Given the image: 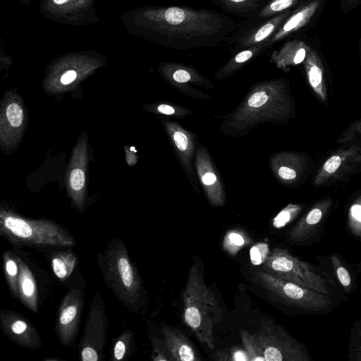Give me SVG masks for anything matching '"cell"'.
<instances>
[{
  "label": "cell",
  "instance_id": "43",
  "mask_svg": "<svg viewBox=\"0 0 361 361\" xmlns=\"http://www.w3.org/2000/svg\"><path fill=\"white\" fill-rule=\"evenodd\" d=\"M69 0H54V2L56 4L61 5L68 2Z\"/></svg>",
  "mask_w": 361,
  "mask_h": 361
},
{
  "label": "cell",
  "instance_id": "2",
  "mask_svg": "<svg viewBox=\"0 0 361 361\" xmlns=\"http://www.w3.org/2000/svg\"><path fill=\"white\" fill-rule=\"evenodd\" d=\"M97 261L106 286L125 307L137 313L145 305V289L125 243L113 238L105 250L98 254Z\"/></svg>",
  "mask_w": 361,
  "mask_h": 361
},
{
  "label": "cell",
  "instance_id": "29",
  "mask_svg": "<svg viewBox=\"0 0 361 361\" xmlns=\"http://www.w3.org/2000/svg\"><path fill=\"white\" fill-rule=\"evenodd\" d=\"M249 242L248 236L243 231L230 230L224 237L222 247L230 255L235 256Z\"/></svg>",
  "mask_w": 361,
  "mask_h": 361
},
{
  "label": "cell",
  "instance_id": "39",
  "mask_svg": "<svg viewBox=\"0 0 361 361\" xmlns=\"http://www.w3.org/2000/svg\"><path fill=\"white\" fill-rule=\"evenodd\" d=\"M214 360L228 361L232 360L231 348L218 350L212 355Z\"/></svg>",
  "mask_w": 361,
  "mask_h": 361
},
{
  "label": "cell",
  "instance_id": "9",
  "mask_svg": "<svg viewBox=\"0 0 361 361\" xmlns=\"http://www.w3.org/2000/svg\"><path fill=\"white\" fill-rule=\"evenodd\" d=\"M333 201L324 199L315 204L290 229L287 240L292 245L308 246L321 238Z\"/></svg>",
  "mask_w": 361,
  "mask_h": 361
},
{
  "label": "cell",
  "instance_id": "3",
  "mask_svg": "<svg viewBox=\"0 0 361 361\" xmlns=\"http://www.w3.org/2000/svg\"><path fill=\"white\" fill-rule=\"evenodd\" d=\"M182 300L184 322L200 342L214 350V326L221 319V309L197 260L189 269Z\"/></svg>",
  "mask_w": 361,
  "mask_h": 361
},
{
  "label": "cell",
  "instance_id": "28",
  "mask_svg": "<svg viewBox=\"0 0 361 361\" xmlns=\"http://www.w3.org/2000/svg\"><path fill=\"white\" fill-rule=\"evenodd\" d=\"M4 121L7 130L17 132L22 128L24 121V111L22 106L16 101H12L5 105Z\"/></svg>",
  "mask_w": 361,
  "mask_h": 361
},
{
  "label": "cell",
  "instance_id": "19",
  "mask_svg": "<svg viewBox=\"0 0 361 361\" xmlns=\"http://www.w3.org/2000/svg\"><path fill=\"white\" fill-rule=\"evenodd\" d=\"M320 6L319 0H314L298 8L274 32L270 43L279 41L306 25Z\"/></svg>",
  "mask_w": 361,
  "mask_h": 361
},
{
  "label": "cell",
  "instance_id": "26",
  "mask_svg": "<svg viewBox=\"0 0 361 361\" xmlns=\"http://www.w3.org/2000/svg\"><path fill=\"white\" fill-rule=\"evenodd\" d=\"M289 14V11H286L267 21L253 33V35L246 39L245 44H246V46H253L264 41L277 28H279V25H282V23Z\"/></svg>",
  "mask_w": 361,
  "mask_h": 361
},
{
  "label": "cell",
  "instance_id": "4",
  "mask_svg": "<svg viewBox=\"0 0 361 361\" xmlns=\"http://www.w3.org/2000/svg\"><path fill=\"white\" fill-rule=\"evenodd\" d=\"M252 281L271 299L293 314L319 315L329 314L339 305L341 300L283 279L263 269L250 271Z\"/></svg>",
  "mask_w": 361,
  "mask_h": 361
},
{
  "label": "cell",
  "instance_id": "36",
  "mask_svg": "<svg viewBox=\"0 0 361 361\" xmlns=\"http://www.w3.org/2000/svg\"><path fill=\"white\" fill-rule=\"evenodd\" d=\"M157 111L161 114L176 117H184L186 116L192 112L182 106H178L176 104L171 105L169 104H160L157 106Z\"/></svg>",
  "mask_w": 361,
  "mask_h": 361
},
{
  "label": "cell",
  "instance_id": "17",
  "mask_svg": "<svg viewBox=\"0 0 361 361\" xmlns=\"http://www.w3.org/2000/svg\"><path fill=\"white\" fill-rule=\"evenodd\" d=\"M165 128L189 176L192 173V158L195 153L194 135L176 122H166Z\"/></svg>",
  "mask_w": 361,
  "mask_h": 361
},
{
  "label": "cell",
  "instance_id": "11",
  "mask_svg": "<svg viewBox=\"0 0 361 361\" xmlns=\"http://www.w3.org/2000/svg\"><path fill=\"white\" fill-rule=\"evenodd\" d=\"M0 325L4 334L16 344L36 350L42 346L40 336L32 323L23 315L8 310L0 312Z\"/></svg>",
  "mask_w": 361,
  "mask_h": 361
},
{
  "label": "cell",
  "instance_id": "38",
  "mask_svg": "<svg viewBox=\"0 0 361 361\" xmlns=\"http://www.w3.org/2000/svg\"><path fill=\"white\" fill-rule=\"evenodd\" d=\"M152 360L154 361H169L171 360L168 351H165L161 345H160L159 341L157 339L153 340V352Z\"/></svg>",
  "mask_w": 361,
  "mask_h": 361
},
{
  "label": "cell",
  "instance_id": "23",
  "mask_svg": "<svg viewBox=\"0 0 361 361\" xmlns=\"http://www.w3.org/2000/svg\"><path fill=\"white\" fill-rule=\"evenodd\" d=\"M135 333L133 330L123 331L115 340L110 360H126L134 351Z\"/></svg>",
  "mask_w": 361,
  "mask_h": 361
},
{
  "label": "cell",
  "instance_id": "15",
  "mask_svg": "<svg viewBox=\"0 0 361 361\" xmlns=\"http://www.w3.org/2000/svg\"><path fill=\"white\" fill-rule=\"evenodd\" d=\"M359 147L352 146L347 149L338 150L327 159L314 177L315 185H322L333 180L353 161L360 160Z\"/></svg>",
  "mask_w": 361,
  "mask_h": 361
},
{
  "label": "cell",
  "instance_id": "40",
  "mask_svg": "<svg viewBox=\"0 0 361 361\" xmlns=\"http://www.w3.org/2000/svg\"><path fill=\"white\" fill-rule=\"evenodd\" d=\"M232 360L234 361H249V358L245 350L239 348H231Z\"/></svg>",
  "mask_w": 361,
  "mask_h": 361
},
{
  "label": "cell",
  "instance_id": "32",
  "mask_svg": "<svg viewBox=\"0 0 361 361\" xmlns=\"http://www.w3.org/2000/svg\"><path fill=\"white\" fill-rule=\"evenodd\" d=\"M242 343L249 361H265L261 348L254 334H250L247 330L242 329L240 332Z\"/></svg>",
  "mask_w": 361,
  "mask_h": 361
},
{
  "label": "cell",
  "instance_id": "22",
  "mask_svg": "<svg viewBox=\"0 0 361 361\" xmlns=\"http://www.w3.org/2000/svg\"><path fill=\"white\" fill-rule=\"evenodd\" d=\"M51 263L54 275L63 281L73 272L77 263V256L71 251L56 252L51 255Z\"/></svg>",
  "mask_w": 361,
  "mask_h": 361
},
{
  "label": "cell",
  "instance_id": "24",
  "mask_svg": "<svg viewBox=\"0 0 361 361\" xmlns=\"http://www.w3.org/2000/svg\"><path fill=\"white\" fill-rule=\"evenodd\" d=\"M170 77L175 83L174 85H178L176 87H180L182 84L189 82L208 88H212L213 87L209 80L202 77L194 70L179 65L174 66Z\"/></svg>",
  "mask_w": 361,
  "mask_h": 361
},
{
  "label": "cell",
  "instance_id": "12",
  "mask_svg": "<svg viewBox=\"0 0 361 361\" xmlns=\"http://www.w3.org/2000/svg\"><path fill=\"white\" fill-rule=\"evenodd\" d=\"M197 176L203 186L207 198L211 205H224L226 195L224 187L214 169L207 149L199 145L195 155Z\"/></svg>",
  "mask_w": 361,
  "mask_h": 361
},
{
  "label": "cell",
  "instance_id": "16",
  "mask_svg": "<svg viewBox=\"0 0 361 361\" xmlns=\"http://www.w3.org/2000/svg\"><path fill=\"white\" fill-rule=\"evenodd\" d=\"M161 332L171 360H200L192 343L182 331L168 326H164L161 327Z\"/></svg>",
  "mask_w": 361,
  "mask_h": 361
},
{
  "label": "cell",
  "instance_id": "21",
  "mask_svg": "<svg viewBox=\"0 0 361 361\" xmlns=\"http://www.w3.org/2000/svg\"><path fill=\"white\" fill-rule=\"evenodd\" d=\"M305 69L310 86L322 102L327 100V91L324 75V67L317 53L310 49L305 60Z\"/></svg>",
  "mask_w": 361,
  "mask_h": 361
},
{
  "label": "cell",
  "instance_id": "35",
  "mask_svg": "<svg viewBox=\"0 0 361 361\" xmlns=\"http://www.w3.org/2000/svg\"><path fill=\"white\" fill-rule=\"evenodd\" d=\"M269 253V245L264 243H259L250 249V260L255 265L262 264Z\"/></svg>",
  "mask_w": 361,
  "mask_h": 361
},
{
  "label": "cell",
  "instance_id": "18",
  "mask_svg": "<svg viewBox=\"0 0 361 361\" xmlns=\"http://www.w3.org/2000/svg\"><path fill=\"white\" fill-rule=\"evenodd\" d=\"M18 299L27 309L38 314V291L35 278L27 264L18 256Z\"/></svg>",
  "mask_w": 361,
  "mask_h": 361
},
{
  "label": "cell",
  "instance_id": "13",
  "mask_svg": "<svg viewBox=\"0 0 361 361\" xmlns=\"http://www.w3.org/2000/svg\"><path fill=\"white\" fill-rule=\"evenodd\" d=\"M316 259L319 263V266L331 276L345 295H350L357 289L354 267L342 255L331 253L324 257H316Z\"/></svg>",
  "mask_w": 361,
  "mask_h": 361
},
{
  "label": "cell",
  "instance_id": "25",
  "mask_svg": "<svg viewBox=\"0 0 361 361\" xmlns=\"http://www.w3.org/2000/svg\"><path fill=\"white\" fill-rule=\"evenodd\" d=\"M3 263L5 278L11 294L18 298V278L19 264L18 256L13 252L6 250L3 253Z\"/></svg>",
  "mask_w": 361,
  "mask_h": 361
},
{
  "label": "cell",
  "instance_id": "31",
  "mask_svg": "<svg viewBox=\"0 0 361 361\" xmlns=\"http://www.w3.org/2000/svg\"><path fill=\"white\" fill-rule=\"evenodd\" d=\"M348 360L361 361V318L353 323L349 336Z\"/></svg>",
  "mask_w": 361,
  "mask_h": 361
},
{
  "label": "cell",
  "instance_id": "1",
  "mask_svg": "<svg viewBox=\"0 0 361 361\" xmlns=\"http://www.w3.org/2000/svg\"><path fill=\"white\" fill-rule=\"evenodd\" d=\"M292 110L291 98L285 81L264 82L252 88L222 124L228 133L241 135L261 123L285 121Z\"/></svg>",
  "mask_w": 361,
  "mask_h": 361
},
{
  "label": "cell",
  "instance_id": "10",
  "mask_svg": "<svg viewBox=\"0 0 361 361\" xmlns=\"http://www.w3.org/2000/svg\"><path fill=\"white\" fill-rule=\"evenodd\" d=\"M84 303V293L79 288L70 290L60 303L55 331L61 345H73L76 341Z\"/></svg>",
  "mask_w": 361,
  "mask_h": 361
},
{
  "label": "cell",
  "instance_id": "7",
  "mask_svg": "<svg viewBox=\"0 0 361 361\" xmlns=\"http://www.w3.org/2000/svg\"><path fill=\"white\" fill-rule=\"evenodd\" d=\"M265 361H312L305 345L274 321L262 322L254 334Z\"/></svg>",
  "mask_w": 361,
  "mask_h": 361
},
{
  "label": "cell",
  "instance_id": "30",
  "mask_svg": "<svg viewBox=\"0 0 361 361\" xmlns=\"http://www.w3.org/2000/svg\"><path fill=\"white\" fill-rule=\"evenodd\" d=\"M347 227L351 235L361 241V195L354 200L348 207Z\"/></svg>",
  "mask_w": 361,
  "mask_h": 361
},
{
  "label": "cell",
  "instance_id": "37",
  "mask_svg": "<svg viewBox=\"0 0 361 361\" xmlns=\"http://www.w3.org/2000/svg\"><path fill=\"white\" fill-rule=\"evenodd\" d=\"M361 134V119L355 121L340 135L337 142L345 143Z\"/></svg>",
  "mask_w": 361,
  "mask_h": 361
},
{
  "label": "cell",
  "instance_id": "14",
  "mask_svg": "<svg viewBox=\"0 0 361 361\" xmlns=\"http://www.w3.org/2000/svg\"><path fill=\"white\" fill-rule=\"evenodd\" d=\"M270 166L276 177L283 183H294L305 166L302 155L295 152H281L270 159Z\"/></svg>",
  "mask_w": 361,
  "mask_h": 361
},
{
  "label": "cell",
  "instance_id": "6",
  "mask_svg": "<svg viewBox=\"0 0 361 361\" xmlns=\"http://www.w3.org/2000/svg\"><path fill=\"white\" fill-rule=\"evenodd\" d=\"M262 269L293 282L341 300L345 294L331 276L319 266H315L295 256L287 249L276 247L269 252Z\"/></svg>",
  "mask_w": 361,
  "mask_h": 361
},
{
  "label": "cell",
  "instance_id": "33",
  "mask_svg": "<svg viewBox=\"0 0 361 361\" xmlns=\"http://www.w3.org/2000/svg\"><path fill=\"white\" fill-rule=\"evenodd\" d=\"M300 204H288L272 220V226L275 228H282L293 221L301 212Z\"/></svg>",
  "mask_w": 361,
  "mask_h": 361
},
{
  "label": "cell",
  "instance_id": "27",
  "mask_svg": "<svg viewBox=\"0 0 361 361\" xmlns=\"http://www.w3.org/2000/svg\"><path fill=\"white\" fill-rule=\"evenodd\" d=\"M262 45L260 44L253 45L250 49H245L237 54L220 70L218 74L216 75L215 78L221 79L233 73L240 66L251 59L257 52L260 51L262 49Z\"/></svg>",
  "mask_w": 361,
  "mask_h": 361
},
{
  "label": "cell",
  "instance_id": "5",
  "mask_svg": "<svg viewBox=\"0 0 361 361\" xmlns=\"http://www.w3.org/2000/svg\"><path fill=\"white\" fill-rule=\"evenodd\" d=\"M0 235L12 245L32 247H73L75 238L64 227L46 219H30L2 209Z\"/></svg>",
  "mask_w": 361,
  "mask_h": 361
},
{
  "label": "cell",
  "instance_id": "41",
  "mask_svg": "<svg viewBox=\"0 0 361 361\" xmlns=\"http://www.w3.org/2000/svg\"><path fill=\"white\" fill-rule=\"evenodd\" d=\"M77 77V73L73 70H70L66 72H65L61 78V82L63 85H68L73 82Z\"/></svg>",
  "mask_w": 361,
  "mask_h": 361
},
{
  "label": "cell",
  "instance_id": "45",
  "mask_svg": "<svg viewBox=\"0 0 361 361\" xmlns=\"http://www.w3.org/2000/svg\"><path fill=\"white\" fill-rule=\"evenodd\" d=\"M349 4H353V3H356L359 0H345Z\"/></svg>",
  "mask_w": 361,
  "mask_h": 361
},
{
  "label": "cell",
  "instance_id": "8",
  "mask_svg": "<svg viewBox=\"0 0 361 361\" xmlns=\"http://www.w3.org/2000/svg\"><path fill=\"white\" fill-rule=\"evenodd\" d=\"M107 326L108 318L104 300L100 293H97L92 300L79 345L81 360H104Z\"/></svg>",
  "mask_w": 361,
  "mask_h": 361
},
{
  "label": "cell",
  "instance_id": "34",
  "mask_svg": "<svg viewBox=\"0 0 361 361\" xmlns=\"http://www.w3.org/2000/svg\"><path fill=\"white\" fill-rule=\"evenodd\" d=\"M298 0H272L261 12L260 16L265 18L276 13L284 11L294 4Z\"/></svg>",
  "mask_w": 361,
  "mask_h": 361
},
{
  "label": "cell",
  "instance_id": "42",
  "mask_svg": "<svg viewBox=\"0 0 361 361\" xmlns=\"http://www.w3.org/2000/svg\"><path fill=\"white\" fill-rule=\"evenodd\" d=\"M353 267L355 269V270L361 274V261H359L354 264Z\"/></svg>",
  "mask_w": 361,
  "mask_h": 361
},
{
  "label": "cell",
  "instance_id": "44",
  "mask_svg": "<svg viewBox=\"0 0 361 361\" xmlns=\"http://www.w3.org/2000/svg\"><path fill=\"white\" fill-rule=\"evenodd\" d=\"M228 1L233 4H241V3L245 2L247 0H228Z\"/></svg>",
  "mask_w": 361,
  "mask_h": 361
},
{
  "label": "cell",
  "instance_id": "20",
  "mask_svg": "<svg viewBox=\"0 0 361 361\" xmlns=\"http://www.w3.org/2000/svg\"><path fill=\"white\" fill-rule=\"evenodd\" d=\"M310 49L302 41H290L284 44L279 51L275 52L271 58L278 68L288 71L290 66L305 61Z\"/></svg>",
  "mask_w": 361,
  "mask_h": 361
},
{
  "label": "cell",
  "instance_id": "46",
  "mask_svg": "<svg viewBox=\"0 0 361 361\" xmlns=\"http://www.w3.org/2000/svg\"><path fill=\"white\" fill-rule=\"evenodd\" d=\"M360 50H361V41H360Z\"/></svg>",
  "mask_w": 361,
  "mask_h": 361
}]
</instances>
